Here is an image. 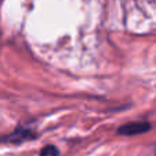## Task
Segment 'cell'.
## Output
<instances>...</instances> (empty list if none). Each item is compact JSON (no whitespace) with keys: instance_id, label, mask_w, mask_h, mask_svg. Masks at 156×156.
<instances>
[{"instance_id":"cell-1","label":"cell","mask_w":156,"mask_h":156,"mask_svg":"<svg viewBox=\"0 0 156 156\" xmlns=\"http://www.w3.org/2000/svg\"><path fill=\"white\" fill-rule=\"evenodd\" d=\"M149 130V123L147 122H134V123H127L125 126L119 127L118 133L123 136H136V134H141L144 132Z\"/></svg>"},{"instance_id":"cell-2","label":"cell","mask_w":156,"mask_h":156,"mask_svg":"<svg viewBox=\"0 0 156 156\" xmlns=\"http://www.w3.org/2000/svg\"><path fill=\"white\" fill-rule=\"evenodd\" d=\"M32 137H33L32 133L26 132V130H19V132L11 134L7 140L8 141H25V140H29V138H32Z\"/></svg>"},{"instance_id":"cell-3","label":"cell","mask_w":156,"mask_h":156,"mask_svg":"<svg viewBox=\"0 0 156 156\" xmlns=\"http://www.w3.org/2000/svg\"><path fill=\"white\" fill-rule=\"evenodd\" d=\"M59 155V152H58V149L55 148L54 145H48L45 147V148L41 151L40 156H58Z\"/></svg>"}]
</instances>
